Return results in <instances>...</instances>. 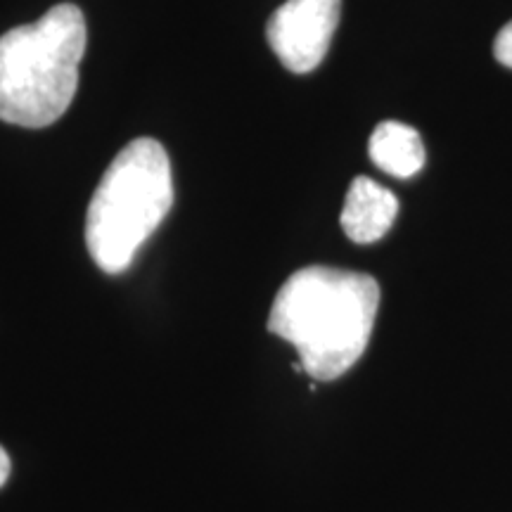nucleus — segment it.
I'll use <instances>...</instances> for the list:
<instances>
[{"label": "nucleus", "instance_id": "nucleus-1", "mask_svg": "<svg viewBox=\"0 0 512 512\" xmlns=\"http://www.w3.org/2000/svg\"><path fill=\"white\" fill-rule=\"evenodd\" d=\"M377 309L380 285L373 275L306 266L275 294L268 330L299 351L311 380L330 382L354 368L368 349Z\"/></svg>", "mask_w": 512, "mask_h": 512}, {"label": "nucleus", "instance_id": "nucleus-2", "mask_svg": "<svg viewBox=\"0 0 512 512\" xmlns=\"http://www.w3.org/2000/svg\"><path fill=\"white\" fill-rule=\"evenodd\" d=\"M86 19L60 3L38 22L0 36V119L24 128L50 126L72 105L86 53Z\"/></svg>", "mask_w": 512, "mask_h": 512}, {"label": "nucleus", "instance_id": "nucleus-3", "mask_svg": "<svg viewBox=\"0 0 512 512\" xmlns=\"http://www.w3.org/2000/svg\"><path fill=\"white\" fill-rule=\"evenodd\" d=\"M174 204L171 162L155 138H136L102 174L86 214V245L105 273H121Z\"/></svg>", "mask_w": 512, "mask_h": 512}, {"label": "nucleus", "instance_id": "nucleus-4", "mask_svg": "<svg viewBox=\"0 0 512 512\" xmlns=\"http://www.w3.org/2000/svg\"><path fill=\"white\" fill-rule=\"evenodd\" d=\"M342 0H287L266 24L268 46L292 74H309L328 55Z\"/></svg>", "mask_w": 512, "mask_h": 512}, {"label": "nucleus", "instance_id": "nucleus-5", "mask_svg": "<svg viewBox=\"0 0 512 512\" xmlns=\"http://www.w3.org/2000/svg\"><path fill=\"white\" fill-rule=\"evenodd\" d=\"M399 214V200L392 190L382 188L373 178L358 176L349 185L342 209V228L356 245H370L389 233Z\"/></svg>", "mask_w": 512, "mask_h": 512}, {"label": "nucleus", "instance_id": "nucleus-6", "mask_svg": "<svg viewBox=\"0 0 512 512\" xmlns=\"http://www.w3.org/2000/svg\"><path fill=\"white\" fill-rule=\"evenodd\" d=\"M368 152L377 169L396 178H411L425 166L420 133L401 121H382L370 136Z\"/></svg>", "mask_w": 512, "mask_h": 512}, {"label": "nucleus", "instance_id": "nucleus-7", "mask_svg": "<svg viewBox=\"0 0 512 512\" xmlns=\"http://www.w3.org/2000/svg\"><path fill=\"white\" fill-rule=\"evenodd\" d=\"M494 55L498 62L512 69V22H508L501 31H498L494 41Z\"/></svg>", "mask_w": 512, "mask_h": 512}, {"label": "nucleus", "instance_id": "nucleus-8", "mask_svg": "<svg viewBox=\"0 0 512 512\" xmlns=\"http://www.w3.org/2000/svg\"><path fill=\"white\" fill-rule=\"evenodd\" d=\"M10 477V456L5 453V448L0 446V486L8 482Z\"/></svg>", "mask_w": 512, "mask_h": 512}]
</instances>
